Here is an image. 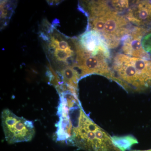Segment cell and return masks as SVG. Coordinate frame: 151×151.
Wrapping results in <instances>:
<instances>
[{"instance_id":"8","label":"cell","mask_w":151,"mask_h":151,"mask_svg":"<svg viewBox=\"0 0 151 151\" xmlns=\"http://www.w3.org/2000/svg\"><path fill=\"white\" fill-rule=\"evenodd\" d=\"M149 32L147 30L135 27L122 40L124 54L132 57L151 59L150 56L144 50L142 44L143 37Z\"/></svg>"},{"instance_id":"2","label":"cell","mask_w":151,"mask_h":151,"mask_svg":"<svg viewBox=\"0 0 151 151\" xmlns=\"http://www.w3.org/2000/svg\"><path fill=\"white\" fill-rule=\"evenodd\" d=\"M111 68L109 79L115 81L127 92L145 93L151 91V59L117 53Z\"/></svg>"},{"instance_id":"4","label":"cell","mask_w":151,"mask_h":151,"mask_svg":"<svg viewBox=\"0 0 151 151\" xmlns=\"http://www.w3.org/2000/svg\"><path fill=\"white\" fill-rule=\"evenodd\" d=\"M1 118L5 138L9 144L29 142L34 137L35 129L31 121L16 116L8 109L3 110Z\"/></svg>"},{"instance_id":"7","label":"cell","mask_w":151,"mask_h":151,"mask_svg":"<svg viewBox=\"0 0 151 151\" xmlns=\"http://www.w3.org/2000/svg\"><path fill=\"white\" fill-rule=\"evenodd\" d=\"M132 3L125 17L131 24L151 32V1H134Z\"/></svg>"},{"instance_id":"5","label":"cell","mask_w":151,"mask_h":151,"mask_svg":"<svg viewBox=\"0 0 151 151\" xmlns=\"http://www.w3.org/2000/svg\"><path fill=\"white\" fill-rule=\"evenodd\" d=\"M76 45V60L77 66L76 69L80 76V78L90 74H96L105 76L109 79L111 76L110 60L102 56H94L86 52L78 42Z\"/></svg>"},{"instance_id":"9","label":"cell","mask_w":151,"mask_h":151,"mask_svg":"<svg viewBox=\"0 0 151 151\" xmlns=\"http://www.w3.org/2000/svg\"><path fill=\"white\" fill-rule=\"evenodd\" d=\"M112 141L114 145L121 151H126L129 150L133 145L138 143L137 140L131 135L112 137Z\"/></svg>"},{"instance_id":"6","label":"cell","mask_w":151,"mask_h":151,"mask_svg":"<svg viewBox=\"0 0 151 151\" xmlns=\"http://www.w3.org/2000/svg\"><path fill=\"white\" fill-rule=\"evenodd\" d=\"M78 44L86 52L111 59L110 48L102 35L94 30H89L80 37Z\"/></svg>"},{"instance_id":"3","label":"cell","mask_w":151,"mask_h":151,"mask_svg":"<svg viewBox=\"0 0 151 151\" xmlns=\"http://www.w3.org/2000/svg\"><path fill=\"white\" fill-rule=\"evenodd\" d=\"M116 10L108 11L89 18L90 27L102 35L109 48L117 47L121 41L134 29L125 16Z\"/></svg>"},{"instance_id":"11","label":"cell","mask_w":151,"mask_h":151,"mask_svg":"<svg viewBox=\"0 0 151 151\" xmlns=\"http://www.w3.org/2000/svg\"><path fill=\"white\" fill-rule=\"evenodd\" d=\"M142 44L144 50L151 57V32L144 36Z\"/></svg>"},{"instance_id":"12","label":"cell","mask_w":151,"mask_h":151,"mask_svg":"<svg viewBox=\"0 0 151 151\" xmlns=\"http://www.w3.org/2000/svg\"><path fill=\"white\" fill-rule=\"evenodd\" d=\"M131 151H151V149H150V150H132Z\"/></svg>"},{"instance_id":"10","label":"cell","mask_w":151,"mask_h":151,"mask_svg":"<svg viewBox=\"0 0 151 151\" xmlns=\"http://www.w3.org/2000/svg\"><path fill=\"white\" fill-rule=\"evenodd\" d=\"M74 55V52L71 48L62 50L56 48L54 52V56L59 61H65Z\"/></svg>"},{"instance_id":"1","label":"cell","mask_w":151,"mask_h":151,"mask_svg":"<svg viewBox=\"0 0 151 151\" xmlns=\"http://www.w3.org/2000/svg\"><path fill=\"white\" fill-rule=\"evenodd\" d=\"M60 107L57 139L86 151H121L112 137L98 126L83 111L78 98H66Z\"/></svg>"}]
</instances>
